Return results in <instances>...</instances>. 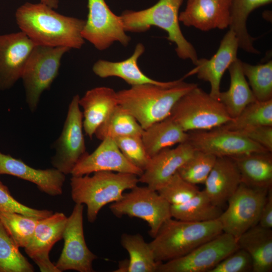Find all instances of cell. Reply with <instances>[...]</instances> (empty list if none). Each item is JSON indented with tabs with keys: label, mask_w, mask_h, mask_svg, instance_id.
Returning <instances> with one entry per match:
<instances>
[{
	"label": "cell",
	"mask_w": 272,
	"mask_h": 272,
	"mask_svg": "<svg viewBox=\"0 0 272 272\" xmlns=\"http://www.w3.org/2000/svg\"><path fill=\"white\" fill-rule=\"evenodd\" d=\"M42 4L26 2L16 11V23L36 45L80 49L85 43L81 32L85 20L57 13Z\"/></svg>",
	"instance_id": "obj_1"
},
{
	"label": "cell",
	"mask_w": 272,
	"mask_h": 272,
	"mask_svg": "<svg viewBox=\"0 0 272 272\" xmlns=\"http://www.w3.org/2000/svg\"><path fill=\"white\" fill-rule=\"evenodd\" d=\"M196 86L181 79L172 86L143 84L116 93L118 104L132 115L145 129L169 117L177 101Z\"/></svg>",
	"instance_id": "obj_2"
},
{
	"label": "cell",
	"mask_w": 272,
	"mask_h": 272,
	"mask_svg": "<svg viewBox=\"0 0 272 272\" xmlns=\"http://www.w3.org/2000/svg\"><path fill=\"white\" fill-rule=\"evenodd\" d=\"M223 232L217 219L192 222L170 218L149 243L155 260L164 262L182 257Z\"/></svg>",
	"instance_id": "obj_3"
},
{
	"label": "cell",
	"mask_w": 272,
	"mask_h": 272,
	"mask_svg": "<svg viewBox=\"0 0 272 272\" xmlns=\"http://www.w3.org/2000/svg\"><path fill=\"white\" fill-rule=\"evenodd\" d=\"M72 176L71 194L75 203L86 205L87 218L94 222L101 209L121 199L124 191L137 185L139 176L131 173L99 171Z\"/></svg>",
	"instance_id": "obj_4"
},
{
	"label": "cell",
	"mask_w": 272,
	"mask_h": 272,
	"mask_svg": "<svg viewBox=\"0 0 272 272\" xmlns=\"http://www.w3.org/2000/svg\"><path fill=\"white\" fill-rule=\"evenodd\" d=\"M183 1L158 0L144 10H125L120 17L125 32H144L152 26L164 30L167 33V39L176 45L177 56L182 59H190L195 65L198 60L197 54L183 36L179 23V11Z\"/></svg>",
	"instance_id": "obj_5"
},
{
	"label": "cell",
	"mask_w": 272,
	"mask_h": 272,
	"mask_svg": "<svg viewBox=\"0 0 272 272\" xmlns=\"http://www.w3.org/2000/svg\"><path fill=\"white\" fill-rule=\"evenodd\" d=\"M170 117L187 132L211 129L232 119L219 100L198 86L177 101Z\"/></svg>",
	"instance_id": "obj_6"
},
{
	"label": "cell",
	"mask_w": 272,
	"mask_h": 272,
	"mask_svg": "<svg viewBox=\"0 0 272 272\" xmlns=\"http://www.w3.org/2000/svg\"><path fill=\"white\" fill-rule=\"evenodd\" d=\"M71 49L36 45L25 65L21 79L25 100L31 112L38 108L43 92L48 89L58 75L63 55Z\"/></svg>",
	"instance_id": "obj_7"
},
{
	"label": "cell",
	"mask_w": 272,
	"mask_h": 272,
	"mask_svg": "<svg viewBox=\"0 0 272 272\" xmlns=\"http://www.w3.org/2000/svg\"><path fill=\"white\" fill-rule=\"evenodd\" d=\"M109 209L118 218L128 216L145 221L152 238L164 222L172 218L171 205L157 190L148 186H135L123 193L121 199L111 203Z\"/></svg>",
	"instance_id": "obj_8"
},
{
	"label": "cell",
	"mask_w": 272,
	"mask_h": 272,
	"mask_svg": "<svg viewBox=\"0 0 272 272\" xmlns=\"http://www.w3.org/2000/svg\"><path fill=\"white\" fill-rule=\"evenodd\" d=\"M269 189L252 187L241 183L228 200L227 209L218 219L223 232L237 239L257 225Z\"/></svg>",
	"instance_id": "obj_9"
},
{
	"label": "cell",
	"mask_w": 272,
	"mask_h": 272,
	"mask_svg": "<svg viewBox=\"0 0 272 272\" xmlns=\"http://www.w3.org/2000/svg\"><path fill=\"white\" fill-rule=\"evenodd\" d=\"M79 95L73 96L59 138L53 144L55 154L51 158L53 167L65 175L71 174L79 161L87 153L83 129V113Z\"/></svg>",
	"instance_id": "obj_10"
},
{
	"label": "cell",
	"mask_w": 272,
	"mask_h": 272,
	"mask_svg": "<svg viewBox=\"0 0 272 272\" xmlns=\"http://www.w3.org/2000/svg\"><path fill=\"white\" fill-rule=\"evenodd\" d=\"M239 248L237 239L223 232L178 258L160 263L159 272H209Z\"/></svg>",
	"instance_id": "obj_11"
},
{
	"label": "cell",
	"mask_w": 272,
	"mask_h": 272,
	"mask_svg": "<svg viewBox=\"0 0 272 272\" xmlns=\"http://www.w3.org/2000/svg\"><path fill=\"white\" fill-rule=\"evenodd\" d=\"M87 20L81 35L99 50H104L114 42L126 46L130 37L126 35L120 16L113 13L105 0H88Z\"/></svg>",
	"instance_id": "obj_12"
},
{
	"label": "cell",
	"mask_w": 272,
	"mask_h": 272,
	"mask_svg": "<svg viewBox=\"0 0 272 272\" xmlns=\"http://www.w3.org/2000/svg\"><path fill=\"white\" fill-rule=\"evenodd\" d=\"M84 205L75 203L67 217L62 239L64 246L55 263L59 272L74 270L79 272H93V262L97 256L88 247L83 228Z\"/></svg>",
	"instance_id": "obj_13"
},
{
	"label": "cell",
	"mask_w": 272,
	"mask_h": 272,
	"mask_svg": "<svg viewBox=\"0 0 272 272\" xmlns=\"http://www.w3.org/2000/svg\"><path fill=\"white\" fill-rule=\"evenodd\" d=\"M188 133L187 142L194 150L216 157H233L252 152H269L240 132L221 126Z\"/></svg>",
	"instance_id": "obj_14"
},
{
	"label": "cell",
	"mask_w": 272,
	"mask_h": 272,
	"mask_svg": "<svg viewBox=\"0 0 272 272\" xmlns=\"http://www.w3.org/2000/svg\"><path fill=\"white\" fill-rule=\"evenodd\" d=\"M36 44L21 31L0 35V90L11 88L21 78Z\"/></svg>",
	"instance_id": "obj_15"
},
{
	"label": "cell",
	"mask_w": 272,
	"mask_h": 272,
	"mask_svg": "<svg viewBox=\"0 0 272 272\" xmlns=\"http://www.w3.org/2000/svg\"><path fill=\"white\" fill-rule=\"evenodd\" d=\"M67 218L63 213L55 212L39 219L30 241L24 248L41 272H59L49 254L53 245L62 239Z\"/></svg>",
	"instance_id": "obj_16"
},
{
	"label": "cell",
	"mask_w": 272,
	"mask_h": 272,
	"mask_svg": "<svg viewBox=\"0 0 272 272\" xmlns=\"http://www.w3.org/2000/svg\"><path fill=\"white\" fill-rule=\"evenodd\" d=\"M92 153L88 152L73 169L72 176H82L99 171H111L135 174L139 177L143 171L130 163L123 155L113 138L102 141Z\"/></svg>",
	"instance_id": "obj_17"
},
{
	"label": "cell",
	"mask_w": 272,
	"mask_h": 272,
	"mask_svg": "<svg viewBox=\"0 0 272 272\" xmlns=\"http://www.w3.org/2000/svg\"><path fill=\"white\" fill-rule=\"evenodd\" d=\"M239 47L234 32L229 30L222 39L216 53L210 59H198L195 67L186 76L196 74L197 78L210 83V95L218 99L220 93V83L225 72L238 58Z\"/></svg>",
	"instance_id": "obj_18"
},
{
	"label": "cell",
	"mask_w": 272,
	"mask_h": 272,
	"mask_svg": "<svg viewBox=\"0 0 272 272\" xmlns=\"http://www.w3.org/2000/svg\"><path fill=\"white\" fill-rule=\"evenodd\" d=\"M230 0H187L179 21L202 31L224 29L230 23Z\"/></svg>",
	"instance_id": "obj_19"
},
{
	"label": "cell",
	"mask_w": 272,
	"mask_h": 272,
	"mask_svg": "<svg viewBox=\"0 0 272 272\" xmlns=\"http://www.w3.org/2000/svg\"><path fill=\"white\" fill-rule=\"evenodd\" d=\"M194 149L187 141L179 144L175 148L164 149L151 158L139 182L158 190L193 155Z\"/></svg>",
	"instance_id": "obj_20"
},
{
	"label": "cell",
	"mask_w": 272,
	"mask_h": 272,
	"mask_svg": "<svg viewBox=\"0 0 272 272\" xmlns=\"http://www.w3.org/2000/svg\"><path fill=\"white\" fill-rule=\"evenodd\" d=\"M7 174L35 184L38 189L51 196L62 194L65 175L53 167L36 169L22 160L0 152V175Z\"/></svg>",
	"instance_id": "obj_21"
},
{
	"label": "cell",
	"mask_w": 272,
	"mask_h": 272,
	"mask_svg": "<svg viewBox=\"0 0 272 272\" xmlns=\"http://www.w3.org/2000/svg\"><path fill=\"white\" fill-rule=\"evenodd\" d=\"M145 50L144 45L139 43L135 46L132 54L127 59L117 62L99 59L94 64L92 70L96 75L101 78L118 77L131 86L149 84L169 87L180 81V79L170 82L158 81L143 73L138 64V60Z\"/></svg>",
	"instance_id": "obj_22"
},
{
	"label": "cell",
	"mask_w": 272,
	"mask_h": 272,
	"mask_svg": "<svg viewBox=\"0 0 272 272\" xmlns=\"http://www.w3.org/2000/svg\"><path fill=\"white\" fill-rule=\"evenodd\" d=\"M241 183L234 160L229 157H217L205 182L204 190L216 206L222 207Z\"/></svg>",
	"instance_id": "obj_23"
},
{
	"label": "cell",
	"mask_w": 272,
	"mask_h": 272,
	"mask_svg": "<svg viewBox=\"0 0 272 272\" xmlns=\"http://www.w3.org/2000/svg\"><path fill=\"white\" fill-rule=\"evenodd\" d=\"M79 104L83 109V129L92 139L97 128L118 105L117 93L109 87H95L80 98Z\"/></svg>",
	"instance_id": "obj_24"
},
{
	"label": "cell",
	"mask_w": 272,
	"mask_h": 272,
	"mask_svg": "<svg viewBox=\"0 0 272 272\" xmlns=\"http://www.w3.org/2000/svg\"><path fill=\"white\" fill-rule=\"evenodd\" d=\"M239 248L245 250L253 262L252 272L272 270V230L257 224L237 238Z\"/></svg>",
	"instance_id": "obj_25"
},
{
	"label": "cell",
	"mask_w": 272,
	"mask_h": 272,
	"mask_svg": "<svg viewBox=\"0 0 272 272\" xmlns=\"http://www.w3.org/2000/svg\"><path fill=\"white\" fill-rule=\"evenodd\" d=\"M231 158L237 166L241 183L255 188L272 187V152H252Z\"/></svg>",
	"instance_id": "obj_26"
},
{
	"label": "cell",
	"mask_w": 272,
	"mask_h": 272,
	"mask_svg": "<svg viewBox=\"0 0 272 272\" xmlns=\"http://www.w3.org/2000/svg\"><path fill=\"white\" fill-rule=\"evenodd\" d=\"M242 62L237 58L228 67L230 86L227 91L220 92L218 98L232 118L237 116L247 105L256 100L246 80Z\"/></svg>",
	"instance_id": "obj_27"
},
{
	"label": "cell",
	"mask_w": 272,
	"mask_h": 272,
	"mask_svg": "<svg viewBox=\"0 0 272 272\" xmlns=\"http://www.w3.org/2000/svg\"><path fill=\"white\" fill-rule=\"evenodd\" d=\"M188 133L184 131L170 116L144 129L142 139L151 158L161 150L186 142Z\"/></svg>",
	"instance_id": "obj_28"
},
{
	"label": "cell",
	"mask_w": 272,
	"mask_h": 272,
	"mask_svg": "<svg viewBox=\"0 0 272 272\" xmlns=\"http://www.w3.org/2000/svg\"><path fill=\"white\" fill-rule=\"evenodd\" d=\"M223 211L215 205L204 190L188 201L171 205L172 218L192 222H204L217 220Z\"/></svg>",
	"instance_id": "obj_29"
},
{
	"label": "cell",
	"mask_w": 272,
	"mask_h": 272,
	"mask_svg": "<svg viewBox=\"0 0 272 272\" xmlns=\"http://www.w3.org/2000/svg\"><path fill=\"white\" fill-rule=\"evenodd\" d=\"M122 246L127 251V272H156L159 264L154 257L149 243L140 234L123 233L120 239Z\"/></svg>",
	"instance_id": "obj_30"
},
{
	"label": "cell",
	"mask_w": 272,
	"mask_h": 272,
	"mask_svg": "<svg viewBox=\"0 0 272 272\" xmlns=\"http://www.w3.org/2000/svg\"><path fill=\"white\" fill-rule=\"evenodd\" d=\"M143 131L144 129L134 116L118 104L97 128L94 135L102 141L108 137L142 136Z\"/></svg>",
	"instance_id": "obj_31"
},
{
	"label": "cell",
	"mask_w": 272,
	"mask_h": 272,
	"mask_svg": "<svg viewBox=\"0 0 272 272\" xmlns=\"http://www.w3.org/2000/svg\"><path fill=\"white\" fill-rule=\"evenodd\" d=\"M262 125L272 126V99L255 100L247 105L237 116L220 126L239 131Z\"/></svg>",
	"instance_id": "obj_32"
},
{
	"label": "cell",
	"mask_w": 272,
	"mask_h": 272,
	"mask_svg": "<svg viewBox=\"0 0 272 272\" xmlns=\"http://www.w3.org/2000/svg\"><path fill=\"white\" fill-rule=\"evenodd\" d=\"M34 267L0 220V272H33Z\"/></svg>",
	"instance_id": "obj_33"
},
{
	"label": "cell",
	"mask_w": 272,
	"mask_h": 272,
	"mask_svg": "<svg viewBox=\"0 0 272 272\" xmlns=\"http://www.w3.org/2000/svg\"><path fill=\"white\" fill-rule=\"evenodd\" d=\"M272 0H230V29L232 30L239 44L246 45L252 37L248 33L246 22L250 14L260 7L271 3Z\"/></svg>",
	"instance_id": "obj_34"
},
{
	"label": "cell",
	"mask_w": 272,
	"mask_h": 272,
	"mask_svg": "<svg viewBox=\"0 0 272 272\" xmlns=\"http://www.w3.org/2000/svg\"><path fill=\"white\" fill-rule=\"evenodd\" d=\"M244 74L256 99L265 101L272 99V61L252 65L242 62Z\"/></svg>",
	"instance_id": "obj_35"
},
{
	"label": "cell",
	"mask_w": 272,
	"mask_h": 272,
	"mask_svg": "<svg viewBox=\"0 0 272 272\" xmlns=\"http://www.w3.org/2000/svg\"><path fill=\"white\" fill-rule=\"evenodd\" d=\"M0 220L17 245L24 248L30 241L39 219L17 213L0 211Z\"/></svg>",
	"instance_id": "obj_36"
},
{
	"label": "cell",
	"mask_w": 272,
	"mask_h": 272,
	"mask_svg": "<svg viewBox=\"0 0 272 272\" xmlns=\"http://www.w3.org/2000/svg\"><path fill=\"white\" fill-rule=\"evenodd\" d=\"M217 157L212 154L195 150L192 156L178 170V174L192 184L205 183Z\"/></svg>",
	"instance_id": "obj_37"
},
{
	"label": "cell",
	"mask_w": 272,
	"mask_h": 272,
	"mask_svg": "<svg viewBox=\"0 0 272 272\" xmlns=\"http://www.w3.org/2000/svg\"><path fill=\"white\" fill-rule=\"evenodd\" d=\"M199 190L176 172L158 190L159 194L171 205L183 203L195 196Z\"/></svg>",
	"instance_id": "obj_38"
},
{
	"label": "cell",
	"mask_w": 272,
	"mask_h": 272,
	"mask_svg": "<svg viewBox=\"0 0 272 272\" xmlns=\"http://www.w3.org/2000/svg\"><path fill=\"white\" fill-rule=\"evenodd\" d=\"M113 139L124 157L144 172L149 163L151 157L147 152L142 136L124 135Z\"/></svg>",
	"instance_id": "obj_39"
},
{
	"label": "cell",
	"mask_w": 272,
	"mask_h": 272,
	"mask_svg": "<svg viewBox=\"0 0 272 272\" xmlns=\"http://www.w3.org/2000/svg\"><path fill=\"white\" fill-rule=\"evenodd\" d=\"M0 211L17 213L38 219L51 215L53 212L48 210H38L29 207L16 200L8 187L0 180Z\"/></svg>",
	"instance_id": "obj_40"
},
{
	"label": "cell",
	"mask_w": 272,
	"mask_h": 272,
	"mask_svg": "<svg viewBox=\"0 0 272 272\" xmlns=\"http://www.w3.org/2000/svg\"><path fill=\"white\" fill-rule=\"evenodd\" d=\"M253 262L250 255L239 248L221 261L209 272L252 271Z\"/></svg>",
	"instance_id": "obj_41"
},
{
	"label": "cell",
	"mask_w": 272,
	"mask_h": 272,
	"mask_svg": "<svg viewBox=\"0 0 272 272\" xmlns=\"http://www.w3.org/2000/svg\"><path fill=\"white\" fill-rule=\"evenodd\" d=\"M238 132L272 152V126H258Z\"/></svg>",
	"instance_id": "obj_42"
},
{
	"label": "cell",
	"mask_w": 272,
	"mask_h": 272,
	"mask_svg": "<svg viewBox=\"0 0 272 272\" xmlns=\"http://www.w3.org/2000/svg\"><path fill=\"white\" fill-rule=\"evenodd\" d=\"M258 224L264 228L270 229L272 228V187L268 190L260 212Z\"/></svg>",
	"instance_id": "obj_43"
},
{
	"label": "cell",
	"mask_w": 272,
	"mask_h": 272,
	"mask_svg": "<svg viewBox=\"0 0 272 272\" xmlns=\"http://www.w3.org/2000/svg\"><path fill=\"white\" fill-rule=\"evenodd\" d=\"M40 2L50 8L56 9L58 7L59 0H40Z\"/></svg>",
	"instance_id": "obj_44"
}]
</instances>
